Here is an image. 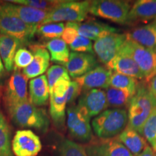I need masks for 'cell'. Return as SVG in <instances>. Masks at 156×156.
<instances>
[{"mask_svg":"<svg viewBox=\"0 0 156 156\" xmlns=\"http://www.w3.org/2000/svg\"><path fill=\"white\" fill-rule=\"evenodd\" d=\"M41 149L40 138L30 129L18 130L12 140V151L15 156H37Z\"/></svg>","mask_w":156,"mask_h":156,"instance_id":"obj_10","label":"cell"},{"mask_svg":"<svg viewBox=\"0 0 156 156\" xmlns=\"http://www.w3.org/2000/svg\"><path fill=\"white\" fill-rule=\"evenodd\" d=\"M156 108V98L147 87H138L128 107V127L142 136V129L153 109Z\"/></svg>","mask_w":156,"mask_h":156,"instance_id":"obj_1","label":"cell"},{"mask_svg":"<svg viewBox=\"0 0 156 156\" xmlns=\"http://www.w3.org/2000/svg\"><path fill=\"white\" fill-rule=\"evenodd\" d=\"M128 38L146 48L156 52V19L149 24L134 28Z\"/></svg>","mask_w":156,"mask_h":156,"instance_id":"obj_21","label":"cell"},{"mask_svg":"<svg viewBox=\"0 0 156 156\" xmlns=\"http://www.w3.org/2000/svg\"><path fill=\"white\" fill-rule=\"evenodd\" d=\"M98 67V60L93 54L71 52L65 68L73 78L81 77Z\"/></svg>","mask_w":156,"mask_h":156,"instance_id":"obj_14","label":"cell"},{"mask_svg":"<svg viewBox=\"0 0 156 156\" xmlns=\"http://www.w3.org/2000/svg\"><path fill=\"white\" fill-rule=\"evenodd\" d=\"M0 156H14L12 151L11 130L0 111Z\"/></svg>","mask_w":156,"mask_h":156,"instance_id":"obj_28","label":"cell"},{"mask_svg":"<svg viewBox=\"0 0 156 156\" xmlns=\"http://www.w3.org/2000/svg\"><path fill=\"white\" fill-rule=\"evenodd\" d=\"M121 49L133 58L148 82L156 75V52L145 48L128 38Z\"/></svg>","mask_w":156,"mask_h":156,"instance_id":"obj_6","label":"cell"},{"mask_svg":"<svg viewBox=\"0 0 156 156\" xmlns=\"http://www.w3.org/2000/svg\"><path fill=\"white\" fill-rule=\"evenodd\" d=\"M77 105L85 109L90 118L98 116L108 107L106 91L101 89L87 90L80 98Z\"/></svg>","mask_w":156,"mask_h":156,"instance_id":"obj_16","label":"cell"},{"mask_svg":"<svg viewBox=\"0 0 156 156\" xmlns=\"http://www.w3.org/2000/svg\"><path fill=\"white\" fill-rule=\"evenodd\" d=\"M127 38L126 34L112 33L95 41L93 51L99 61L106 65L118 54Z\"/></svg>","mask_w":156,"mask_h":156,"instance_id":"obj_9","label":"cell"},{"mask_svg":"<svg viewBox=\"0 0 156 156\" xmlns=\"http://www.w3.org/2000/svg\"><path fill=\"white\" fill-rule=\"evenodd\" d=\"M69 75L68 73L67 69L61 65H53L51 66L47 71V80L49 91L53 87L54 85L58 81V80L62 77H69Z\"/></svg>","mask_w":156,"mask_h":156,"instance_id":"obj_36","label":"cell"},{"mask_svg":"<svg viewBox=\"0 0 156 156\" xmlns=\"http://www.w3.org/2000/svg\"><path fill=\"white\" fill-rule=\"evenodd\" d=\"M28 101V78L19 72H15L6 86V105L9 108Z\"/></svg>","mask_w":156,"mask_h":156,"instance_id":"obj_11","label":"cell"},{"mask_svg":"<svg viewBox=\"0 0 156 156\" xmlns=\"http://www.w3.org/2000/svg\"><path fill=\"white\" fill-rule=\"evenodd\" d=\"M106 99L108 106L114 108H121L129 106L133 97L126 91L109 87L106 90Z\"/></svg>","mask_w":156,"mask_h":156,"instance_id":"obj_29","label":"cell"},{"mask_svg":"<svg viewBox=\"0 0 156 156\" xmlns=\"http://www.w3.org/2000/svg\"><path fill=\"white\" fill-rule=\"evenodd\" d=\"M138 156H156V155L155 153L153 150V148H152L151 146L147 145V147H145V149L144 150V151Z\"/></svg>","mask_w":156,"mask_h":156,"instance_id":"obj_41","label":"cell"},{"mask_svg":"<svg viewBox=\"0 0 156 156\" xmlns=\"http://www.w3.org/2000/svg\"><path fill=\"white\" fill-rule=\"evenodd\" d=\"M155 155H156V153H155Z\"/></svg>","mask_w":156,"mask_h":156,"instance_id":"obj_43","label":"cell"},{"mask_svg":"<svg viewBox=\"0 0 156 156\" xmlns=\"http://www.w3.org/2000/svg\"><path fill=\"white\" fill-rule=\"evenodd\" d=\"M22 43L13 37L0 34V58L7 71L10 72L14 67V58L17 49Z\"/></svg>","mask_w":156,"mask_h":156,"instance_id":"obj_23","label":"cell"},{"mask_svg":"<svg viewBox=\"0 0 156 156\" xmlns=\"http://www.w3.org/2000/svg\"><path fill=\"white\" fill-rule=\"evenodd\" d=\"M61 1H46V0H12L9 2L25 5L40 10L49 12L56 7Z\"/></svg>","mask_w":156,"mask_h":156,"instance_id":"obj_33","label":"cell"},{"mask_svg":"<svg viewBox=\"0 0 156 156\" xmlns=\"http://www.w3.org/2000/svg\"><path fill=\"white\" fill-rule=\"evenodd\" d=\"M5 69L4 67V65L2 62L1 58H0V87H2V84L5 80Z\"/></svg>","mask_w":156,"mask_h":156,"instance_id":"obj_42","label":"cell"},{"mask_svg":"<svg viewBox=\"0 0 156 156\" xmlns=\"http://www.w3.org/2000/svg\"><path fill=\"white\" fill-rule=\"evenodd\" d=\"M148 89L153 93V95L156 98V75L152 78V79L148 82L147 85Z\"/></svg>","mask_w":156,"mask_h":156,"instance_id":"obj_40","label":"cell"},{"mask_svg":"<svg viewBox=\"0 0 156 156\" xmlns=\"http://www.w3.org/2000/svg\"><path fill=\"white\" fill-rule=\"evenodd\" d=\"M87 156H133L125 146L115 139L93 142L85 147Z\"/></svg>","mask_w":156,"mask_h":156,"instance_id":"obj_13","label":"cell"},{"mask_svg":"<svg viewBox=\"0 0 156 156\" xmlns=\"http://www.w3.org/2000/svg\"><path fill=\"white\" fill-rule=\"evenodd\" d=\"M142 136L156 153V108L153 109L142 129Z\"/></svg>","mask_w":156,"mask_h":156,"instance_id":"obj_31","label":"cell"},{"mask_svg":"<svg viewBox=\"0 0 156 156\" xmlns=\"http://www.w3.org/2000/svg\"><path fill=\"white\" fill-rule=\"evenodd\" d=\"M67 125L69 133L73 139L80 142H90L92 140V126L90 117L83 108L70 106L67 112Z\"/></svg>","mask_w":156,"mask_h":156,"instance_id":"obj_7","label":"cell"},{"mask_svg":"<svg viewBox=\"0 0 156 156\" xmlns=\"http://www.w3.org/2000/svg\"><path fill=\"white\" fill-rule=\"evenodd\" d=\"M65 25L63 23H49L40 25L38 29V32L43 37L46 38H50L51 40L55 38H59L62 36Z\"/></svg>","mask_w":156,"mask_h":156,"instance_id":"obj_32","label":"cell"},{"mask_svg":"<svg viewBox=\"0 0 156 156\" xmlns=\"http://www.w3.org/2000/svg\"><path fill=\"white\" fill-rule=\"evenodd\" d=\"M130 4L121 0L90 1L89 12L95 16L108 20L118 24H126Z\"/></svg>","mask_w":156,"mask_h":156,"instance_id":"obj_5","label":"cell"},{"mask_svg":"<svg viewBox=\"0 0 156 156\" xmlns=\"http://www.w3.org/2000/svg\"><path fill=\"white\" fill-rule=\"evenodd\" d=\"M7 108L12 120L16 126L34 129L41 132H47L49 119L46 112L33 105L29 100Z\"/></svg>","mask_w":156,"mask_h":156,"instance_id":"obj_2","label":"cell"},{"mask_svg":"<svg viewBox=\"0 0 156 156\" xmlns=\"http://www.w3.org/2000/svg\"><path fill=\"white\" fill-rule=\"evenodd\" d=\"M108 69L115 73L122 74L136 79L145 78L143 73L136 62L126 52L120 49L118 54L106 64Z\"/></svg>","mask_w":156,"mask_h":156,"instance_id":"obj_17","label":"cell"},{"mask_svg":"<svg viewBox=\"0 0 156 156\" xmlns=\"http://www.w3.org/2000/svg\"><path fill=\"white\" fill-rule=\"evenodd\" d=\"M49 97V87L46 75H41L31 80L29 83V101L33 105L44 106Z\"/></svg>","mask_w":156,"mask_h":156,"instance_id":"obj_22","label":"cell"},{"mask_svg":"<svg viewBox=\"0 0 156 156\" xmlns=\"http://www.w3.org/2000/svg\"><path fill=\"white\" fill-rule=\"evenodd\" d=\"M109 87L126 91L132 96L137 90L138 82L136 78L119 73H112L109 82Z\"/></svg>","mask_w":156,"mask_h":156,"instance_id":"obj_27","label":"cell"},{"mask_svg":"<svg viewBox=\"0 0 156 156\" xmlns=\"http://www.w3.org/2000/svg\"><path fill=\"white\" fill-rule=\"evenodd\" d=\"M156 18V0L136 1L129 12L126 24L147 22Z\"/></svg>","mask_w":156,"mask_h":156,"instance_id":"obj_19","label":"cell"},{"mask_svg":"<svg viewBox=\"0 0 156 156\" xmlns=\"http://www.w3.org/2000/svg\"><path fill=\"white\" fill-rule=\"evenodd\" d=\"M70 48L73 52H80V53L93 54L94 52L93 48L92 41L85 37L78 35L72 44L69 45Z\"/></svg>","mask_w":156,"mask_h":156,"instance_id":"obj_35","label":"cell"},{"mask_svg":"<svg viewBox=\"0 0 156 156\" xmlns=\"http://www.w3.org/2000/svg\"><path fill=\"white\" fill-rule=\"evenodd\" d=\"M81 92V87L76 81H71L69 89H68L66 99H67V104H71L75 99L79 96Z\"/></svg>","mask_w":156,"mask_h":156,"instance_id":"obj_39","label":"cell"},{"mask_svg":"<svg viewBox=\"0 0 156 156\" xmlns=\"http://www.w3.org/2000/svg\"><path fill=\"white\" fill-rule=\"evenodd\" d=\"M112 70L107 67L98 66L81 77L75 78L81 89L90 90L93 89H107L109 87Z\"/></svg>","mask_w":156,"mask_h":156,"instance_id":"obj_15","label":"cell"},{"mask_svg":"<svg viewBox=\"0 0 156 156\" xmlns=\"http://www.w3.org/2000/svg\"><path fill=\"white\" fill-rule=\"evenodd\" d=\"M128 124L127 112L124 108L106 109L92 121L93 132L101 140L113 139L125 129Z\"/></svg>","mask_w":156,"mask_h":156,"instance_id":"obj_3","label":"cell"},{"mask_svg":"<svg viewBox=\"0 0 156 156\" xmlns=\"http://www.w3.org/2000/svg\"><path fill=\"white\" fill-rule=\"evenodd\" d=\"M58 153L59 156H87L84 146L68 139L61 140Z\"/></svg>","mask_w":156,"mask_h":156,"instance_id":"obj_30","label":"cell"},{"mask_svg":"<svg viewBox=\"0 0 156 156\" xmlns=\"http://www.w3.org/2000/svg\"><path fill=\"white\" fill-rule=\"evenodd\" d=\"M0 7L8 14L13 15L28 25L38 27L48 15V12L40 10L28 6L7 2L0 4Z\"/></svg>","mask_w":156,"mask_h":156,"instance_id":"obj_12","label":"cell"},{"mask_svg":"<svg viewBox=\"0 0 156 156\" xmlns=\"http://www.w3.org/2000/svg\"><path fill=\"white\" fill-rule=\"evenodd\" d=\"M117 140L125 146L133 156L139 155L148 145L141 134L128 126L117 136Z\"/></svg>","mask_w":156,"mask_h":156,"instance_id":"obj_24","label":"cell"},{"mask_svg":"<svg viewBox=\"0 0 156 156\" xmlns=\"http://www.w3.org/2000/svg\"><path fill=\"white\" fill-rule=\"evenodd\" d=\"M76 28L77 29L78 34L80 36L95 41L107 35L112 33H117L118 31L114 27L105 23L93 20L84 23H76Z\"/></svg>","mask_w":156,"mask_h":156,"instance_id":"obj_20","label":"cell"},{"mask_svg":"<svg viewBox=\"0 0 156 156\" xmlns=\"http://www.w3.org/2000/svg\"><path fill=\"white\" fill-rule=\"evenodd\" d=\"M66 95L58 97L54 95H50V116L54 125L58 129H62L64 126L67 106Z\"/></svg>","mask_w":156,"mask_h":156,"instance_id":"obj_25","label":"cell"},{"mask_svg":"<svg viewBox=\"0 0 156 156\" xmlns=\"http://www.w3.org/2000/svg\"><path fill=\"white\" fill-rule=\"evenodd\" d=\"M70 83V77H62L56 81L53 87L50 90V95H54L58 97L65 96L69 89Z\"/></svg>","mask_w":156,"mask_h":156,"instance_id":"obj_37","label":"cell"},{"mask_svg":"<svg viewBox=\"0 0 156 156\" xmlns=\"http://www.w3.org/2000/svg\"><path fill=\"white\" fill-rule=\"evenodd\" d=\"M51 62L60 64H67L69 58V50L67 44L61 38L50 40L46 44Z\"/></svg>","mask_w":156,"mask_h":156,"instance_id":"obj_26","label":"cell"},{"mask_svg":"<svg viewBox=\"0 0 156 156\" xmlns=\"http://www.w3.org/2000/svg\"><path fill=\"white\" fill-rule=\"evenodd\" d=\"M38 27L28 25L22 20L5 12L0 7V33L17 38L24 44L34 38Z\"/></svg>","mask_w":156,"mask_h":156,"instance_id":"obj_8","label":"cell"},{"mask_svg":"<svg viewBox=\"0 0 156 156\" xmlns=\"http://www.w3.org/2000/svg\"><path fill=\"white\" fill-rule=\"evenodd\" d=\"M34 59V54L30 51L25 48H20L17 51L14 58L15 70L25 69L31 64Z\"/></svg>","mask_w":156,"mask_h":156,"instance_id":"obj_34","label":"cell"},{"mask_svg":"<svg viewBox=\"0 0 156 156\" xmlns=\"http://www.w3.org/2000/svg\"><path fill=\"white\" fill-rule=\"evenodd\" d=\"M78 35L79 34L76 28V23H67L62 34V40L67 44L70 45Z\"/></svg>","mask_w":156,"mask_h":156,"instance_id":"obj_38","label":"cell"},{"mask_svg":"<svg viewBox=\"0 0 156 156\" xmlns=\"http://www.w3.org/2000/svg\"><path fill=\"white\" fill-rule=\"evenodd\" d=\"M31 51L34 59L30 65L23 70V75L28 79H34L44 74L49 66L51 59L48 50L41 46H33Z\"/></svg>","mask_w":156,"mask_h":156,"instance_id":"obj_18","label":"cell"},{"mask_svg":"<svg viewBox=\"0 0 156 156\" xmlns=\"http://www.w3.org/2000/svg\"><path fill=\"white\" fill-rule=\"evenodd\" d=\"M90 5V1H61L56 7L48 12L41 25L63 21L80 23L86 18Z\"/></svg>","mask_w":156,"mask_h":156,"instance_id":"obj_4","label":"cell"}]
</instances>
